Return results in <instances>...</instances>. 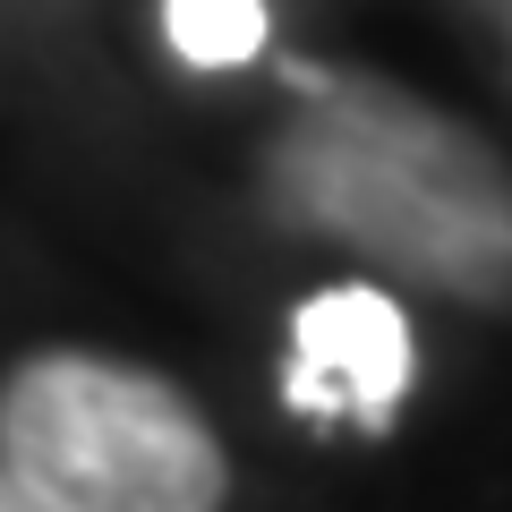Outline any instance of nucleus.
<instances>
[{
  "mask_svg": "<svg viewBox=\"0 0 512 512\" xmlns=\"http://www.w3.org/2000/svg\"><path fill=\"white\" fill-rule=\"evenodd\" d=\"M0 461L35 512H214L231 504V453L197 393L86 342L0 367Z\"/></svg>",
  "mask_w": 512,
  "mask_h": 512,
  "instance_id": "nucleus-2",
  "label": "nucleus"
},
{
  "mask_svg": "<svg viewBox=\"0 0 512 512\" xmlns=\"http://www.w3.org/2000/svg\"><path fill=\"white\" fill-rule=\"evenodd\" d=\"M256 188L282 231L470 316H512V154L376 69H299Z\"/></svg>",
  "mask_w": 512,
  "mask_h": 512,
  "instance_id": "nucleus-1",
  "label": "nucleus"
},
{
  "mask_svg": "<svg viewBox=\"0 0 512 512\" xmlns=\"http://www.w3.org/2000/svg\"><path fill=\"white\" fill-rule=\"evenodd\" d=\"M487 9V26H495V43H504V69H512V0H478Z\"/></svg>",
  "mask_w": 512,
  "mask_h": 512,
  "instance_id": "nucleus-6",
  "label": "nucleus"
},
{
  "mask_svg": "<svg viewBox=\"0 0 512 512\" xmlns=\"http://www.w3.org/2000/svg\"><path fill=\"white\" fill-rule=\"evenodd\" d=\"M419 384V333L384 282H325L282 333V410L308 427H393Z\"/></svg>",
  "mask_w": 512,
  "mask_h": 512,
  "instance_id": "nucleus-3",
  "label": "nucleus"
},
{
  "mask_svg": "<svg viewBox=\"0 0 512 512\" xmlns=\"http://www.w3.org/2000/svg\"><path fill=\"white\" fill-rule=\"evenodd\" d=\"M0 512H35V495H26V478L0 461Z\"/></svg>",
  "mask_w": 512,
  "mask_h": 512,
  "instance_id": "nucleus-5",
  "label": "nucleus"
},
{
  "mask_svg": "<svg viewBox=\"0 0 512 512\" xmlns=\"http://www.w3.org/2000/svg\"><path fill=\"white\" fill-rule=\"evenodd\" d=\"M274 35V9L265 0H163V52L188 77H231L248 69Z\"/></svg>",
  "mask_w": 512,
  "mask_h": 512,
  "instance_id": "nucleus-4",
  "label": "nucleus"
}]
</instances>
